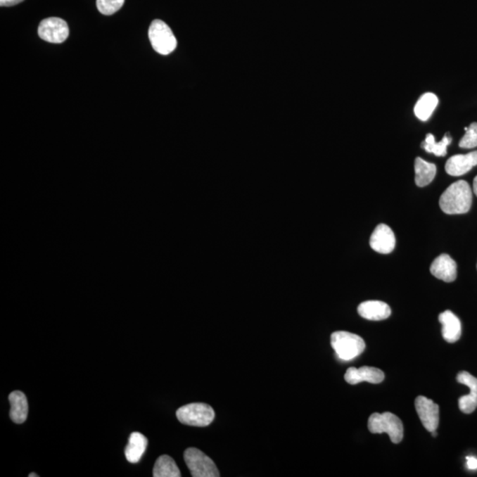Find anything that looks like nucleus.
Instances as JSON below:
<instances>
[{"mask_svg":"<svg viewBox=\"0 0 477 477\" xmlns=\"http://www.w3.org/2000/svg\"><path fill=\"white\" fill-rule=\"evenodd\" d=\"M472 189L468 182L459 181L448 186L442 193L440 200V208L449 215L464 214L471 208Z\"/></svg>","mask_w":477,"mask_h":477,"instance_id":"f257e3e1","label":"nucleus"},{"mask_svg":"<svg viewBox=\"0 0 477 477\" xmlns=\"http://www.w3.org/2000/svg\"><path fill=\"white\" fill-rule=\"evenodd\" d=\"M331 347L341 360L350 361L365 350L366 345L362 338L348 331H335L331 336Z\"/></svg>","mask_w":477,"mask_h":477,"instance_id":"f03ea898","label":"nucleus"},{"mask_svg":"<svg viewBox=\"0 0 477 477\" xmlns=\"http://www.w3.org/2000/svg\"><path fill=\"white\" fill-rule=\"evenodd\" d=\"M368 428L373 434H388L393 444H399L402 440V421L392 413L372 414L369 418Z\"/></svg>","mask_w":477,"mask_h":477,"instance_id":"7ed1b4c3","label":"nucleus"},{"mask_svg":"<svg viewBox=\"0 0 477 477\" xmlns=\"http://www.w3.org/2000/svg\"><path fill=\"white\" fill-rule=\"evenodd\" d=\"M176 416L182 424L189 426L205 427L212 423L215 412L205 403H190L179 407Z\"/></svg>","mask_w":477,"mask_h":477,"instance_id":"20e7f679","label":"nucleus"},{"mask_svg":"<svg viewBox=\"0 0 477 477\" xmlns=\"http://www.w3.org/2000/svg\"><path fill=\"white\" fill-rule=\"evenodd\" d=\"M148 38L153 49L161 55H168L177 47V40L170 27L161 20H155L148 29Z\"/></svg>","mask_w":477,"mask_h":477,"instance_id":"39448f33","label":"nucleus"},{"mask_svg":"<svg viewBox=\"0 0 477 477\" xmlns=\"http://www.w3.org/2000/svg\"><path fill=\"white\" fill-rule=\"evenodd\" d=\"M184 459L193 477H219L220 471L212 459L197 448H189Z\"/></svg>","mask_w":477,"mask_h":477,"instance_id":"423d86ee","label":"nucleus"},{"mask_svg":"<svg viewBox=\"0 0 477 477\" xmlns=\"http://www.w3.org/2000/svg\"><path fill=\"white\" fill-rule=\"evenodd\" d=\"M38 36L46 42L61 44L68 39L69 27L64 20L58 17L44 19L38 27Z\"/></svg>","mask_w":477,"mask_h":477,"instance_id":"0eeeda50","label":"nucleus"},{"mask_svg":"<svg viewBox=\"0 0 477 477\" xmlns=\"http://www.w3.org/2000/svg\"><path fill=\"white\" fill-rule=\"evenodd\" d=\"M414 405L424 428L431 433L437 431L440 424V407L438 404L426 397L418 396Z\"/></svg>","mask_w":477,"mask_h":477,"instance_id":"6e6552de","label":"nucleus"},{"mask_svg":"<svg viewBox=\"0 0 477 477\" xmlns=\"http://www.w3.org/2000/svg\"><path fill=\"white\" fill-rule=\"evenodd\" d=\"M395 235L390 227L385 224H380L376 227L369 240L372 250L381 254L390 253L395 248Z\"/></svg>","mask_w":477,"mask_h":477,"instance_id":"1a4fd4ad","label":"nucleus"},{"mask_svg":"<svg viewBox=\"0 0 477 477\" xmlns=\"http://www.w3.org/2000/svg\"><path fill=\"white\" fill-rule=\"evenodd\" d=\"M457 381L469 387V395L462 396L459 400V407L462 412L471 414L477 407V379L466 371L459 372Z\"/></svg>","mask_w":477,"mask_h":477,"instance_id":"9d476101","label":"nucleus"},{"mask_svg":"<svg viewBox=\"0 0 477 477\" xmlns=\"http://www.w3.org/2000/svg\"><path fill=\"white\" fill-rule=\"evenodd\" d=\"M430 269L432 275L445 282H452L457 278V264L447 254L435 258Z\"/></svg>","mask_w":477,"mask_h":477,"instance_id":"9b49d317","label":"nucleus"},{"mask_svg":"<svg viewBox=\"0 0 477 477\" xmlns=\"http://www.w3.org/2000/svg\"><path fill=\"white\" fill-rule=\"evenodd\" d=\"M385 379V373L381 369L375 367L364 366L360 369L349 368L345 372V380L350 385H357L359 383L368 382L380 383Z\"/></svg>","mask_w":477,"mask_h":477,"instance_id":"f8f14e48","label":"nucleus"},{"mask_svg":"<svg viewBox=\"0 0 477 477\" xmlns=\"http://www.w3.org/2000/svg\"><path fill=\"white\" fill-rule=\"evenodd\" d=\"M477 165V151L465 155H455L445 164V171L449 175L462 176Z\"/></svg>","mask_w":477,"mask_h":477,"instance_id":"ddd939ff","label":"nucleus"},{"mask_svg":"<svg viewBox=\"0 0 477 477\" xmlns=\"http://www.w3.org/2000/svg\"><path fill=\"white\" fill-rule=\"evenodd\" d=\"M442 324V336L448 343L458 341L462 335V324L459 318L450 310L445 311L438 317Z\"/></svg>","mask_w":477,"mask_h":477,"instance_id":"4468645a","label":"nucleus"},{"mask_svg":"<svg viewBox=\"0 0 477 477\" xmlns=\"http://www.w3.org/2000/svg\"><path fill=\"white\" fill-rule=\"evenodd\" d=\"M358 313L365 319L381 321L388 318L392 313L388 304L380 300H367L358 306Z\"/></svg>","mask_w":477,"mask_h":477,"instance_id":"2eb2a0df","label":"nucleus"},{"mask_svg":"<svg viewBox=\"0 0 477 477\" xmlns=\"http://www.w3.org/2000/svg\"><path fill=\"white\" fill-rule=\"evenodd\" d=\"M9 402L11 404L10 417L13 423L22 424L27 420L29 413V404L25 394L20 390L10 393Z\"/></svg>","mask_w":477,"mask_h":477,"instance_id":"dca6fc26","label":"nucleus"},{"mask_svg":"<svg viewBox=\"0 0 477 477\" xmlns=\"http://www.w3.org/2000/svg\"><path fill=\"white\" fill-rule=\"evenodd\" d=\"M148 445L147 438L140 432H133L130 435L129 444L125 449V455L127 461L131 463L140 462L146 451Z\"/></svg>","mask_w":477,"mask_h":477,"instance_id":"f3484780","label":"nucleus"},{"mask_svg":"<svg viewBox=\"0 0 477 477\" xmlns=\"http://www.w3.org/2000/svg\"><path fill=\"white\" fill-rule=\"evenodd\" d=\"M414 172H416V178H414L416 184L423 188L433 181L437 174V167L434 164L428 163L421 158H417L414 161Z\"/></svg>","mask_w":477,"mask_h":477,"instance_id":"a211bd4d","label":"nucleus"},{"mask_svg":"<svg viewBox=\"0 0 477 477\" xmlns=\"http://www.w3.org/2000/svg\"><path fill=\"white\" fill-rule=\"evenodd\" d=\"M438 103L437 96L433 93H426L418 100L416 106H414V114L421 122H426L433 113Z\"/></svg>","mask_w":477,"mask_h":477,"instance_id":"6ab92c4d","label":"nucleus"},{"mask_svg":"<svg viewBox=\"0 0 477 477\" xmlns=\"http://www.w3.org/2000/svg\"><path fill=\"white\" fill-rule=\"evenodd\" d=\"M153 476L179 477L182 476V473L174 459L168 455H162L155 463Z\"/></svg>","mask_w":477,"mask_h":477,"instance_id":"aec40b11","label":"nucleus"},{"mask_svg":"<svg viewBox=\"0 0 477 477\" xmlns=\"http://www.w3.org/2000/svg\"><path fill=\"white\" fill-rule=\"evenodd\" d=\"M452 143V137L448 133L445 134L440 143H435V137L432 134H428L425 141L421 144V148L428 153H433L437 157H445L447 153V147Z\"/></svg>","mask_w":477,"mask_h":477,"instance_id":"412c9836","label":"nucleus"},{"mask_svg":"<svg viewBox=\"0 0 477 477\" xmlns=\"http://www.w3.org/2000/svg\"><path fill=\"white\" fill-rule=\"evenodd\" d=\"M125 0H96L98 11L105 15H112L122 8Z\"/></svg>","mask_w":477,"mask_h":477,"instance_id":"4be33fe9","label":"nucleus"},{"mask_svg":"<svg viewBox=\"0 0 477 477\" xmlns=\"http://www.w3.org/2000/svg\"><path fill=\"white\" fill-rule=\"evenodd\" d=\"M466 134L459 141V147L462 148H473L477 147V123L470 124L469 127H465Z\"/></svg>","mask_w":477,"mask_h":477,"instance_id":"5701e85b","label":"nucleus"},{"mask_svg":"<svg viewBox=\"0 0 477 477\" xmlns=\"http://www.w3.org/2000/svg\"><path fill=\"white\" fill-rule=\"evenodd\" d=\"M466 466L470 470H476L477 469V459L473 457V456H468L466 458Z\"/></svg>","mask_w":477,"mask_h":477,"instance_id":"b1692460","label":"nucleus"},{"mask_svg":"<svg viewBox=\"0 0 477 477\" xmlns=\"http://www.w3.org/2000/svg\"><path fill=\"white\" fill-rule=\"evenodd\" d=\"M24 0H0V6H13L20 4Z\"/></svg>","mask_w":477,"mask_h":477,"instance_id":"393cba45","label":"nucleus"},{"mask_svg":"<svg viewBox=\"0 0 477 477\" xmlns=\"http://www.w3.org/2000/svg\"><path fill=\"white\" fill-rule=\"evenodd\" d=\"M473 193H475L476 196H477V176L475 178V179H473Z\"/></svg>","mask_w":477,"mask_h":477,"instance_id":"a878e982","label":"nucleus"},{"mask_svg":"<svg viewBox=\"0 0 477 477\" xmlns=\"http://www.w3.org/2000/svg\"><path fill=\"white\" fill-rule=\"evenodd\" d=\"M29 476H30V477H34V476L38 477V476H39L37 475L36 473H31L30 475Z\"/></svg>","mask_w":477,"mask_h":477,"instance_id":"bb28decb","label":"nucleus"},{"mask_svg":"<svg viewBox=\"0 0 477 477\" xmlns=\"http://www.w3.org/2000/svg\"><path fill=\"white\" fill-rule=\"evenodd\" d=\"M431 434H432V435H433V437H437V435H438L437 431L431 432Z\"/></svg>","mask_w":477,"mask_h":477,"instance_id":"cd10ccee","label":"nucleus"}]
</instances>
